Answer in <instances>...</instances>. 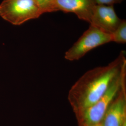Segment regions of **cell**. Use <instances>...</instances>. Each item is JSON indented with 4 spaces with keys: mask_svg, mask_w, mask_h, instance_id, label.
<instances>
[{
    "mask_svg": "<svg viewBox=\"0 0 126 126\" xmlns=\"http://www.w3.org/2000/svg\"><path fill=\"white\" fill-rule=\"evenodd\" d=\"M125 65L126 53L122 51L108 65L94 68L82 75L68 93V99L75 114L97 102Z\"/></svg>",
    "mask_w": 126,
    "mask_h": 126,
    "instance_id": "cell-1",
    "label": "cell"
},
{
    "mask_svg": "<svg viewBox=\"0 0 126 126\" xmlns=\"http://www.w3.org/2000/svg\"><path fill=\"white\" fill-rule=\"evenodd\" d=\"M126 77L125 65L97 102L75 115L79 126H94L101 123L110 105L126 83Z\"/></svg>",
    "mask_w": 126,
    "mask_h": 126,
    "instance_id": "cell-2",
    "label": "cell"
},
{
    "mask_svg": "<svg viewBox=\"0 0 126 126\" xmlns=\"http://www.w3.org/2000/svg\"><path fill=\"white\" fill-rule=\"evenodd\" d=\"M43 14L35 0H3L0 3V16L14 25H20Z\"/></svg>",
    "mask_w": 126,
    "mask_h": 126,
    "instance_id": "cell-3",
    "label": "cell"
},
{
    "mask_svg": "<svg viewBox=\"0 0 126 126\" xmlns=\"http://www.w3.org/2000/svg\"><path fill=\"white\" fill-rule=\"evenodd\" d=\"M111 42H112L111 34L90 25L88 29L65 52L64 58L71 61L78 60L91 50Z\"/></svg>",
    "mask_w": 126,
    "mask_h": 126,
    "instance_id": "cell-4",
    "label": "cell"
},
{
    "mask_svg": "<svg viewBox=\"0 0 126 126\" xmlns=\"http://www.w3.org/2000/svg\"><path fill=\"white\" fill-rule=\"evenodd\" d=\"M122 21L115 13L113 6L96 4L90 20V25L111 34Z\"/></svg>",
    "mask_w": 126,
    "mask_h": 126,
    "instance_id": "cell-5",
    "label": "cell"
},
{
    "mask_svg": "<svg viewBox=\"0 0 126 126\" xmlns=\"http://www.w3.org/2000/svg\"><path fill=\"white\" fill-rule=\"evenodd\" d=\"M124 83L110 105L101 122L102 126H123L126 123V87Z\"/></svg>",
    "mask_w": 126,
    "mask_h": 126,
    "instance_id": "cell-6",
    "label": "cell"
},
{
    "mask_svg": "<svg viewBox=\"0 0 126 126\" xmlns=\"http://www.w3.org/2000/svg\"><path fill=\"white\" fill-rule=\"evenodd\" d=\"M96 0H54L56 11L73 13L78 18L90 23Z\"/></svg>",
    "mask_w": 126,
    "mask_h": 126,
    "instance_id": "cell-7",
    "label": "cell"
},
{
    "mask_svg": "<svg viewBox=\"0 0 126 126\" xmlns=\"http://www.w3.org/2000/svg\"><path fill=\"white\" fill-rule=\"evenodd\" d=\"M112 42L119 44H125L126 42V20L122 21L117 29L111 34Z\"/></svg>",
    "mask_w": 126,
    "mask_h": 126,
    "instance_id": "cell-8",
    "label": "cell"
},
{
    "mask_svg": "<svg viewBox=\"0 0 126 126\" xmlns=\"http://www.w3.org/2000/svg\"><path fill=\"white\" fill-rule=\"evenodd\" d=\"M43 14L56 11L54 0H35Z\"/></svg>",
    "mask_w": 126,
    "mask_h": 126,
    "instance_id": "cell-9",
    "label": "cell"
},
{
    "mask_svg": "<svg viewBox=\"0 0 126 126\" xmlns=\"http://www.w3.org/2000/svg\"><path fill=\"white\" fill-rule=\"evenodd\" d=\"M124 0H96L97 4L113 6V5L121 3Z\"/></svg>",
    "mask_w": 126,
    "mask_h": 126,
    "instance_id": "cell-10",
    "label": "cell"
},
{
    "mask_svg": "<svg viewBox=\"0 0 126 126\" xmlns=\"http://www.w3.org/2000/svg\"><path fill=\"white\" fill-rule=\"evenodd\" d=\"M102 126V125L101 124H98V125H95V126Z\"/></svg>",
    "mask_w": 126,
    "mask_h": 126,
    "instance_id": "cell-11",
    "label": "cell"
},
{
    "mask_svg": "<svg viewBox=\"0 0 126 126\" xmlns=\"http://www.w3.org/2000/svg\"><path fill=\"white\" fill-rule=\"evenodd\" d=\"M126 126V123L125 124H124V126Z\"/></svg>",
    "mask_w": 126,
    "mask_h": 126,
    "instance_id": "cell-12",
    "label": "cell"
}]
</instances>
